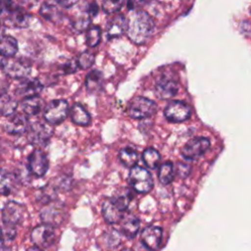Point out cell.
I'll return each instance as SVG.
<instances>
[{
  "mask_svg": "<svg viewBox=\"0 0 251 251\" xmlns=\"http://www.w3.org/2000/svg\"><path fill=\"white\" fill-rule=\"evenodd\" d=\"M154 22L148 13L139 10L133 12L127 20V29L126 33L128 38L135 44L146 43L153 31H154Z\"/></svg>",
  "mask_w": 251,
  "mask_h": 251,
  "instance_id": "cell-1",
  "label": "cell"
},
{
  "mask_svg": "<svg viewBox=\"0 0 251 251\" xmlns=\"http://www.w3.org/2000/svg\"><path fill=\"white\" fill-rule=\"evenodd\" d=\"M1 21L7 27L23 28L28 25L30 15L14 0H2Z\"/></svg>",
  "mask_w": 251,
  "mask_h": 251,
  "instance_id": "cell-2",
  "label": "cell"
},
{
  "mask_svg": "<svg viewBox=\"0 0 251 251\" xmlns=\"http://www.w3.org/2000/svg\"><path fill=\"white\" fill-rule=\"evenodd\" d=\"M130 198L129 191L127 190L126 193L118 194L104 200L101 209L104 220L110 225L120 223L130 202Z\"/></svg>",
  "mask_w": 251,
  "mask_h": 251,
  "instance_id": "cell-3",
  "label": "cell"
},
{
  "mask_svg": "<svg viewBox=\"0 0 251 251\" xmlns=\"http://www.w3.org/2000/svg\"><path fill=\"white\" fill-rule=\"evenodd\" d=\"M128 182L131 188L138 193H148L153 188V178L151 174L141 166L135 165L130 168Z\"/></svg>",
  "mask_w": 251,
  "mask_h": 251,
  "instance_id": "cell-4",
  "label": "cell"
},
{
  "mask_svg": "<svg viewBox=\"0 0 251 251\" xmlns=\"http://www.w3.org/2000/svg\"><path fill=\"white\" fill-rule=\"evenodd\" d=\"M157 109V104L153 100L142 96H136L129 101L126 112L130 118L139 120L154 115Z\"/></svg>",
  "mask_w": 251,
  "mask_h": 251,
  "instance_id": "cell-5",
  "label": "cell"
},
{
  "mask_svg": "<svg viewBox=\"0 0 251 251\" xmlns=\"http://www.w3.org/2000/svg\"><path fill=\"white\" fill-rule=\"evenodd\" d=\"M69 114V104L64 99H56L49 102L43 112L45 121L50 125L61 124Z\"/></svg>",
  "mask_w": 251,
  "mask_h": 251,
  "instance_id": "cell-6",
  "label": "cell"
},
{
  "mask_svg": "<svg viewBox=\"0 0 251 251\" xmlns=\"http://www.w3.org/2000/svg\"><path fill=\"white\" fill-rule=\"evenodd\" d=\"M53 133L52 126L44 122L36 121L29 125L27 130V140L32 145L37 146H45Z\"/></svg>",
  "mask_w": 251,
  "mask_h": 251,
  "instance_id": "cell-7",
  "label": "cell"
},
{
  "mask_svg": "<svg viewBox=\"0 0 251 251\" xmlns=\"http://www.w3.org/2000/svg\"><path fill=\"white\" fill-rule=\"evenodd\" d=\"M210 140L204 136L193 137L181 148V156L188 161L197 159L210 148Z\"/></svg>",
  "mask_w": 251,
  "mask_h": 251,
  "instance_id": "cell-8",
  "label": "cell"
},
{
  "mask_svg": "<svg viewBox=\"0 0 251 251\" xmlns=\"http://www.w3.org/2000/svg\"><path fill=\"white\" fill-rule=\"evenodd\" d=\"M55 231L52 226L42 224L34 226L30 231L31 242L39 248H48L55 241Z\"/></svg>",
  "mask_w": 251,
  "mask_h": 251,
  "instance_id": "cell-9",
  "label": "cell"
},
{
  "mask_svg": "<svg viewBox=\"0 0 251 251\" xmlns=\"http://www.w3.org/2000/svg\"><path fill=\"white\" fill-rule=\"evenodd\" d=\"M1 67L3 72L13 78H25L30 73V66L27 63L13 57L6 59L2 56Z\"/></svg>",
  "mask_w": 251,
  "mask_h": 251,
  "instance_id": "cell-10",
  "label": "cell"
},
{
  "mask_svg": "<svg viewBox=\"0 0 251 251\" xmlns=\"http://www.w3.org/2000/svg\"><path fill=\"white\" fill-rule=\"evenodd\" d=\"M190 107L178 100H173L168 103L164 110L166 119L172 123H181L190 117Z\"/></svg>",
  "mask_w": 251,
  "mask_h": 251,
  "instance_id": "cell-11",
  "label": "cell"
},
{
  "mask_svg": "<svg viewBox=\"0 0 251 251\" xmlns=\"http://www.w3.org/2000/svg\"><path fill=\"white\" fill-rule=\"evenodd\" d=\"M40 218L44 224L52 226H59L64 219L63 205L56 200L46 204L40 212Z\"/></svg>",
  "mask_w": 251,
  "mask_h": 251,
  "instance_id": "cell-12",
  "label": "cell"
},
{
  "mask_svg": "<svg viewBox=\"0 0 251 251\" xmlns=\"http://www.w3.org/2000/svg\"><path fill=\"white\" fill-rule=\"evenodd\" d=\"M25 207L16 202L8 201L2 208V224L16 226L24 220Z\"/></svg>",
  "mask_w": 251,
  "mask_h": 251,
  "instance_id": "cell-13",
  "label": "cell"
},
{
  "mask_svg": "<svg viewBox=\"0 0 251 251\" xmlns=\"http://www.w3.org/2000/svg\"><path fill=\"white\" fill-rule=\"evenodd\" d=\"M48 159L46 154L40 149H34L28 156L27 167L28 171L35 176L41 177L48 171Z\"/></svg>",
  "mask_w": 251,
  "mask_h": 251,
  "instance_id": "cell-14",
  "label": "cell"
},
{
  "mask_svg": "<svg viewBox=\"0 0 251 251\" xmlns=\"http://www.w3.org/2000/svg\"><path fill=\"white\" fill-rule=\"evenodd\" d=\"M163 231L157 226H147L141 230L140 239L142 244L151 251H156L162 241Z\"/></svg>",
  "mask_w": 251,
  "mask_h": 251,
  "instance_id": "cell-15",
  "label": "cell"
},
{
  "mask_svg": "<svg viewBox=\"0 0 251 251\" xmlns=\"http://www.w3.org/2000/svg\"><path fill=\"white\" fill-rule=\"evenodd\" d=\"M177 90L178 83L172 76L163 75L155 84V92L160 99H170L177 93Z\"/></svg>",
  "mask_w": 251,
  "mask_h": 251,
  "instance_id": "cell-16",
  "label": "cell"
},
{
  "mask_svg": "<svg viewBox=\"0 0 251 251\" xmlns=\"http://www.w3.org/2000/svg\"><path fill=\"white\" fill-rule=\"evenodd\" d=\"M28 127L29 124L26 115L23 114L13 115L4 125L5 131L12 135H21L25 132H27Z\"/></svg>",
  "mask_w": 251,
  "mask_h": 251,
  "instance_id": "cell-17",
  "label": "cell"
},
{
  "mask_svg": "<svg viewBox=\"0 0 251 251\" xmlns=\"http://www.w3.org/2000/svg\"><path fill=\"white\" fill-rule=\"evenodd\" d=\"M127 29V20L124 15L114 16L106 25V34L108 38H115L123 35Z\"/></svg>",
  "mask_w": 251,
  "mask_h": 251,
  "instance_id": "cell-18",
  "label": "cell"
},
{
  "mask_svg": "<svg viewBox=\"0 0 251 251\" xmlns=\"http://www.w3.org/2000/svg\"><path fill=\"white\" fill-rule=\"evenodd\" d=\"M43 88L42 83L36 78H24L17 87V93L24 98L37 96Z\"/></svg>",
  "mask_w": 251,
  "mask_h": 251,
  "instance_id": "cell-19",
  "label": "cell"
},
{
  "mask_svg": "<svg viewBox=\"0 0 251 251\" xmlns=\"http://www.w3.org/2000/svg\"><path fill=\"white\" fill-rule=\"evenodd\" d=\"M62 7L61 5L57 2V0H49V1H45L40 9H39V14L47 21L53 22V23H57L62 19V11H61Z\"/></svg>",
  "mask_w": 251,
  "mask_h": 251,
  "instance_id": "cell-20",
  "label": "cell"
},
{
  "mask_svg": "<svg viewBox=\"0 0 251 251\" xmlns=\"http://www.w3.org/2000/svg\"><path fill=\"white\" fill-rule=\"evenodd\" d=\"M120 227L122 233L128 237L133 238L140 227V222L137 217L132 214H125L120 222Z\"/></svg>",
  "mask_w": 251,
  "mask_h": 251,
  "instance_id": "cell-21",
  "label": "cell"
},
{
  "mask_svg": "<svg viewBox=\"0 0 251 251\" xmlns=\"http://www.w3.org/2000/svg\"><path fill=\"white\" fill-rule=\"evenodd\" d=\"M70 116L72 121L78 126H86L90 124L91 117L89 113L84 109V107L79 103H75L71 110H70Z\"/></svg>",
  "mask_w": 251,
  "mask_h": 251,
  "instance_id": "cell-22",
  "label": "cell"
},
{
  "mask_svg": "<svg viewBox=\"0 0 251 251\" xmlns=\"http://www.w3.org/2000/svg\"><path fill=\"white\" fill-rule=\"evenodd\" d=\"M103 86V75L98 70L90 71L85 77V87L89 93L101 91Z\"/></svg>",
  "mask_w": 251,
  "mask_h": 251,
  "instance_id": "cell-23",
  "label": "cell"
},
{
  "mask_svg": "<svg viewBox=\"0 0 251 251\" xmlns=\"http://www.w3.org/2000/svg\"><path fill=\"white\" fill-rule=\"evenodd\" d=\"M19 183L18 177L15 174L9 172H2L1 175V182H0V191L2 195L11 194Z\"/></svg>",
  "mask_w": 251,
  "mask_h": 251,
  "instance_id": "cell-24",
  "label": "cell"
},
{
  "mask_svg": "<svg viewBox=\"0 0 251 251\" xmlns=\"http://www.w3.org/2000/svg\"><path fill=\"white\" fill-rule=\"evenodd\" d=\"M42 102L38 96L25 98L21 103V108L26 116H36L41 110Z\"/></svg>",
  "mask_w": 251,
  "mask_h": 251,
  "instance_id": "cell-25",
  "label": "cell"
},
{
  "mask_svg": "<svg viewBox=\"0 0 251 251\" xmlns=\"http://www.w3.org/2000/svg\"><path fill=\"white\" fill-rule=\"evenodd\" d=\"M0 52L3 57L11 58L18 52V42L10 35H2L0 41Z\"/></svg>",
  "mask_w": 251,
  "mask_h": 251,
  "instance_id": "cell-26",
  "label": "cell"
},
{
  "mask_svg": "<svg viewBox=\"0 0 251 251\" xmlns=\"http://www.w3.org/2000/svg\"><path fill=\"white\" fill-rule=\"evenodd\" d=\"M175 176V168L172 162L163 163L158 170V179L162 184H170Z\"/></svg>",
  "mask_w": 251,
  "mask_h": 251,
  "instance_id": "cell-27",
  "label": "cell"
},
{
  "mask_svg": "<svg viewBox=\"0 0 251 251\" xmlns=\"http://www.w3.org/2000/svg\"><path fill=\"white\" fill-rule=\"evenodd\" d=\"M118 158L124 166L131 168L136 165L138 156H137V152L134 149L130 147H126V148H122L119 151Z\"/></svg>",
  "mask_w": 251,
  "mask_h": 251,
  "instance_id": "cell-28",
  "label": "cell"
},
{
  "mask_svg": "<svg viewBox=\"0 0 251 251\" xmlns=\"http://www.w3.org/2000/svg\"><path fill=\"white\" fill-rule=\"evenodd\" d=\"M121 233L116 229H110L105 231L101 235L102 244L108 249H114L121 244Z\"/></svg>",
  "mask_w": 251,
  "mask_h": 251,
  "instance_id": "cell-29",
  "label": "cell"
},
{
  "mask_svg": "<svg viewBox=\"0 0 251 251\" xmlns=\"http://www.w3.org/2000/svg\"><path fill=\"white\" fill-rule=\"evenodd\" d=\"M160 153L154 149V148H146L143 152H142V160L143 163L145 164V166L148 169L154 170L157 168V166L159 165L160 162Z\"/></svg>",
  "mask_w": 251,
  "mask_h": 251,
  "instance_id": "cell-30",
  "label": "cell"
},
{
  "mask_svg": "<svg viewBox=\"0 0 251 251\" xmlns=\"http://www.w3.org/2000/svg\"><path fill=\"white\" fill-rule=\"evenodd\" d=\"M18 107L17 101L10 95L2 93L0 99V110L3 116H11Z\"/></svg>",
  "mask_w": 251,
  "mask_h": 251,
  "instance_id": "cell-31",
  "label": "cell"
},
{
  "mask_svg": "<svg viewBox=\"0 0 251 251\" xmlns=\"http://www.w3.org/2000/svg\"><path fill=\"white\" fill-rule=\"evenodd\" d=\"M89 24H90L89 14L87 12L81 13V14L75 16V19L72 21V27L76 32H82L84 30L88 29Z\"/></svg>",
  "mask_w": 251,
  "mask_h": 251,
  "instance_id": "cell-32",
  "label": "cell"
},
{
  "mask_svg": "<svg viewBox=\"0 0 251 251\" xmlns=\"http://www.w3.org/2000/svg\"><path fill=\"white\" fill-rule=\"evenodd\" d=\"M101 39V29L99 26L94 25L86 30L85 42L89 47H95Z\"/></svg>",
  "mask_w": 251,
  "mask_h": 251,
  "instance_id": "cell-33",
  "label": "cell"
},
{
  "mask_svg": "<svg viewBox=\"0 0 251 251\" xmlns=\"http://www.w3.org/2000/svg\"><path fill=\"white\" fill-rule=\"evenodd\" d=\"M56 198V191L53 186L46 185L37 192V200L43 204H48Z\"/></svg>",
  "mask_w": 251,
  "mask_h": 251,
  "instance_id": "cell-34",
  "label": "cell"
},
{
  "mask_svg": "<svg viewBox=\"0 0 251 251\" xmlns=\"http://www.w3.org/2000/svg\"><path fill=\"white\" fill-rule=\"evenodd\" d=\"M125 0H103L102 9L107 14L117 13L124 5Z\"/></svg>",
  "mask_w": 251,
  "mask_h": 251,
  "instance_id": "cell-35",
  "label": "cell"
},
{
  "mask_svg": "<svg viewBox=\"0 0 251 251\" xmlns=\"http://www.w3.org/2000/svg\"><path fill=\"white\" fill-rule=\"evenodd\" d=\"M93 62H94V55L88 51H84V52L80 53L76 60L78 68L84 69V70L91 67Z\"/></svg>",
  "mask_w": 251,
  "mask_h": 251,
  "instance_id": "cell-36",
  "label": "cell"
},
{
  "mask_svg": "<svg viewBox=\"0 0 251 251\" xmlns=\"http://www.w3.org/2000/svg\"><path fill=\"white\" fill-rule=\"evenodd\" d=\"M190 170H191V167L187 163H183V162H177L176 168L175 169L176 174L182 178L186 177L190 174Z\"/></svg>",
  "mask_w": 251,
  "mask_h": 251,
  "instance_id": "cell-37",
  "label": "cell"
},
{
  "mask_svg": "<svg viewBox=\"0 0 251 251\" xmlns=\"http://www.w3.org/2000/svg\"><path fill=\"white\" fill-rule=\"evenodd\" d=\"M2 231H3V240H13L16 236V226L2 224Z\"/></svg>",
  "mask_w": 251,
  "mask_h": 251,
  "instance_id": "cell-38",
  "label": "cell"
},
{
  "mask_svg": "<svg viewBox=\"0 0 251 251\" xmlns=\"http://www.w3.org/2000/svg\"><path fill=\"white\" fill-rule=\"evenodd\" d=\"M145 0H127L126 6L128 10H135L143 5Z\"/></svg>",
  "mask_w": 251,
  "mask_h": 251,
  "instance_id": "cell-39",
  "label": "cell"
},
{
  "mask_svg": "<svg viewBox=\"0 0 251 251\" xmlns=\"http://www.w3.org/2000/svg\"><path fill=\"white\" fill-rule=\"evenodd\" d=\"M18 5H20L21 7L26 9V8H30L33 5H35L37 0H14Z\"/></svg>",
  "mask_w": 251,
  "mask_h": 251,
  "instance_id": "cell-40",
  "label": "cell"
},
{
  "mask_svg": "<svg viewBox=\"0 0 251 251\" xmlns=\"http://www.w3.org/2000/svg\"><path fill=\"white\" fill-rule=\"evenodd\" d=\"M98 10H99V8H98L97 3L94 2V1H92V2H90V3L88 4V6H87V11H86V12H87L90 16H96V15L98 14Z\"/></svg>",
  "mask_w": 251,
  "mask_h": 251,
  "instance_id": "cell-41",
  "label": "cell"
},
{
  "mask_svg": "<svg viewBox=\"0 0 251 251\" xmlns=\"http://www.w3.org/2000/svg\"><path fill=\"white\" fill-rule=\"evenodd\" d=\"M57 2L61 5L62 8H70L73 5H75L76 3V0H57Z\"/></svg>",
  "mask_w": 251,
  "mask_h": 251,
  "instance_id": "cell-42",
  "label": "cell"
},
{
  "mask_svg": "<svg viewBox=\"0 0 251 251\" xmlns=\"http://www.w3.org/2000/svg\"><path fill=\"white\" fill-rule=\"evenodd\" d=\"M25 251H41V248L37 247V246H32V247H28Z\"/></svg>",
  "mask_w": 251,
  "mask_h": 251,
  "instance_id": "cell-43",
  "label": "cell"
},
{
  "mask_svg": "<svg viewBox=\"0 0 251 251\" xmlns=\"http://www.w3.org/2000/svg\"><path fill=\"white\" fill-rule=\"evenodd\" d=\"M121 251H133V250L130 249V248H124V249H122Z\"/></svg>",
  "mask_w": 251,
  "mask_h": 251,
  "instance_id": "cell-44",
  "label": "cell"
}]
</instances>
